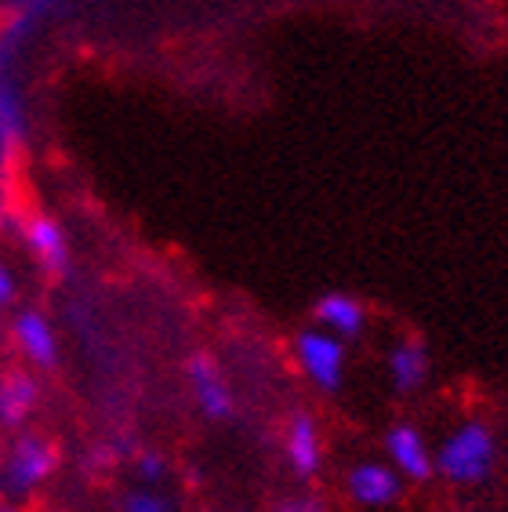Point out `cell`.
Masks as SVG:
<instances>
[{
    "label": "cell",
    "mask_w": 508,
    "mask_h": 512,
    "mask_svg": "<svg viewBox=\"0 0 508 512\" xmlns=\"http://www.w3.org/2000/svg\"><path fill=\"white\" fill-rule=\"evenodd\" d=\"M55 465H59V454H55L51 440H44L37 433H22L11 444L4 465H0V491L15 498V502H22L55 473Z\"/></svg>",
    "instance_id": "obj_2"
},
{
    "label": "cell",
    "mask_w": 508,
    "mask_h": 512,
    "mask_svg": "<svg viewBox=\"0 0 508 512\" xmlns=\"http://www.w3.org/2000/svg\"><path fill=\"white\" fill-rule=\"evenodd\" d=\"M494 462H498V440H494V429L483 422L458 425L436 451V473L447 476L450 483L487 480Z\"/></svg>",
    "instance_id": "obj_1"
},
{
    "label": "cell",
    "mask_w": 508,
    "mask_h": 512,
    "mask_svg": "<svg viewBox=\"0 0 508 512\" xmlns=\"http://www.w3.org/2000/svg\"><path fill=\"white\" fill-rule=\"evenodd\" d=\"M403 476L392 469V465L385 462H360L356 469H349V480H345V487H349L352 502L363 505V509H385V505H392L396 498H400L403 491Z\"/></svg>",
    "instance_id": "obj_7"
},
{
    "label": "cell",
    "mask_w": 508,
    "mask_h": 512,
    "mask_svg": "<svg viewBox=\"0 0 508 512\" xmlns=\"http://www.w3.org/2000/svg\"><path fill=\"white\" fill-rule=\"evenodd\" d=\"M0 22H4V15H0Z\"/></svg>",
    "instance_id": "obj_18"
},
{
    "label": "cell",
    "mask_w": 508,
    "mask_h": 512,
    "mask_svg": "<svg viewBox=\"0 0 508 512\" xmlns=\"http://www.w3.org/2000/svg\"><path fill=\"white\" fill-rule=\"evenodd\" d=\"M276 512H323L316 498H305V494H294V498H284L276 505Z\"/></svg>",
    "instance_id": "obj_16"
},
{
    "label": "cell",
    "mask_w": 508,
    "mask_h": 512,
    "mask_svg": "<svg viewBox=\"0 0 508 512\" xmlns=\"http://www.w3.org/2000/svg\"><path fill=\"white\" fill-rule=\"evenodd\" d=\"M429 364L432 360H429L425 342H418V338H403V342H396L389 353L392 389H396V393H414V389H421L425 378H429Z\"/></svg>",
    "instance_id": "obj_12"
},
{
    "label": "cell",
    "mask_w": 508,
    "mask_h": 512,
    "mask_svg": "<svg viewBox=\"0 0 508 512\" xmlns=\"http://www.w3.org/2000/svg\"><path fill=\"white\" fill-rule=\"evenodd\" d=\"M316 316V327L323 331H331L338 338H356L363 331V320H367V309H363L360 298L345 295V291H331V295H323L313 309Z\"/></svg>",
    "instance_id": "obj_11"
},
{
    "label": "cell",
    "mask_w": 508,
    "mask_h": 512,
    "mask_svg": "<svg viewBox=\"0 0 508 512\" xmlns=\"http://www.w3.org/2000/svg\"><path fill=\"white\" fill-rule=\"evenodd\" d=\"M0 512H19V509H0Z\"/></svg>",
    "instance_id": "obj_17"
},
{
    "label": "cell",
    "mask_w": 508,
    "mask_h": 512,
    "mask_svg": "<svg viewBox=\"0 0 508 512\" xmlns=\"http://www.w3.org/2000/svg\"><path fill=\"white\" fill-rule=\"evenodd\" d=\"M15 291H19V284H15V273L0 262V309H8L11 302H15Z\"/></svg>",
    "instance_id": "obj_15"
},
{
    "label": "cell",
    "mask_w": 508,
    "mask_h": 512,
    "mask_svg": "<svg viewBox=\"0 0 508 512\" xmlns=\"http://www.w3.org/2000/svg\"><path fill=\"white\" fill-rule=\"evenodd\" d=\"M385 451L392 458V469L403 476V480H429L436 473V454H429L421 433L414 425L396 422L385 436Z\"/></svg>",
    "instance_id": "obj_8"
},
{
    "label": "cell",
    "mask_w": 508,
    "mask_h": 512,
    "mask_svg": "<svg viewBox=\"0 0 508 512\" xmlns=\"http://www.w3.org/2000/svg\"><path fill=\"white\" fill-rule=\"evenodd\" d=\"M19 237H22V244H26V251L33 255V262H37L44 276L62 280V276L73 269V251H69L66 229H62L51 215H44V211H30V215H22Z\"/></svg>",
    "instance_id": "obj_3"
},
{
    "label": "cell",
    "mask_w": 508,
    "mask_h": 512,
    "mask_svg": "<svg viewBox=\"0 0 508 512\" xmlns=\"http://www.w3.org/2000/svg\"><path fill=\"white\" fill-rule=\"evenodd\" d=\"M40 400V385L30 371H8L0 378V425H19L30 422V414L37 411Z\"/></svg>",
    "instance_id": "obj_10"
},
{
    "label": "cell",
    "mask_w": 508,
    "mask_h": 512,
    "mask_svg": "<svg viewBox=\"0 0 508 512\" xmlns=\"http://www.w3.org/2000/svg\"><path fill=\"white\" fill-rule=\"evenodd\" d=\"M294 356H298V367L302 375L309 378L320 389H338L345 378V338L323 331V327H309L298 335L294 342Z\"/></svg>",
    "instance_id": "obj_4"
},
{
    "label": "cell",
    "mask_w": 508,
    "mask_h": 512,
    "mask_svg": "<svg viewBox=\"0 0 508 512\" xmlns=\"http://www.w3.org/2000/svg\"><path fill=\"white\" fill-rule=\"evenodd\" d=\"M284 451H287V465H291L298 476H316L323 465V444H320V429L309 414H294L287 422L284 433Z\"/></svg>",
    "instance_id": "obj_9"
},
{
    "label": "cell",
    "mask_w": 508,
    "mask_h": 512,
    "mask_svg": "<svg viewBox=\"0 0 508 512\" xmlns=\"http://www.w3.org/2000/svg\"><path fill=\"white\" fill-rule=\"evenodd\" d=\"M186 375H189V389H193L196 407H200L211 422L233 418V411H236L233 389H229V378H225V371L218 367L215 356L193 353L186 364Z\"/></svg>",
    "instance_id": "obj_5"
},
{
    "label": "cell",
    "mask_w": 508,
    "mask_h": 512,
    "mask_svg": "<svg viewBox=\"0 0 508 512\" xmlns=\"http://www.w3.org/2000/svg\"><path fill=\"white\" fill-rule=\"evenodd\" d=\"M135 476L146 487H157L160 480L167 476V462L160 458V454H153V451H146V454H138V462H135Z\"/></svg>",
    "instance_id": "obj_14"
},
{
    "label": "cell",
    "mask_w": 508,
    "mask_h": 512,
    "mask_svg": "<svg viewBox=\"0 0 508 512\" xmlns=\"http://www.w3.org/2000/svg\"><path fill=\"white\" fill-rule=\"evenodd\" d=\"M11 338L19 345V353L30 360L33 367H55L59 364V335L51 320L40 309H22L11 320Z\"/></svg>",
    "instance_id": "obj_6"
},
{
    "label": "cell",
    "mask_w": 508,
    "mask_h": 512,
    "mask_svg": "<svg viewBox=\"0 0 508 512\" xmlns=\"http://www.w3.org/2000/svg\"><path fill=\"white\" fill-rule=\"evenodd\" d=\"M124 512H171V502L153 487H138L124 498Z\"/></svg>",
    "instance_id": "obj_13"
}]
</instances>
